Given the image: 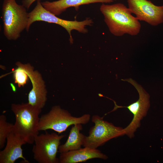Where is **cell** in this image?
Instances as JSON below:
<instances>
[{
    "label": "cell",
    "mask_w": 163,
    "mask_h": 163,
    "mask_svg": "<svg viewBox=\"0 0 163 163\" xmlns=\"http://www.w3.org/2000/svg\"><path fill=\"white\" fill-rule=\"evenodd\" d=\"M2 17L5 36L9 40H17L27 25L28 13L26 8L15 0H4Z\"/></svg>",
    "instance_id": "3"
},
{
    "label": "cell",
    "mask_w": 163,
    "mask_h": 163,
    "mask_svg": "<svg viewBox=\"0 0 163 163\" xmlns=\"http://www.w3.org/2000/svg\"><path fill=\"white\" fill-rule=\"evenodd\" d=\"M17 68L13 71L15 82L19 87L23 86L26 84L28 76L24 69L21 66L16 65Z\"/></svg>",
    "instance_id": "16"
},
{
    "label": "cell",
    "mask_w": 163,
    "mask_h": 163,
    "mask_svg": "<svg viewBox=\"0 0 163 163\" xmlns=\"http://www.w3.org/2000/svg\"><path fill=\"white\" fill-rule=\"evenodd\" d=\"M82 129L81 124L72 125L66 141L64 144L60 145L59 152H64L81 148L83 145L85 136L80 132Z\"/></svg>",
    "instance_id": "14"
},
{
    "label": "cell",
    "mask_w": 163,
    "mask_h": 163,
    "mask_svg": "<svg viewBox=\"0 0 163 163\" xmlns=\"http://www.w3.org/2000/svg\"><path fill=\"white\" fill-rule=\"evenodd\" d=\"M90 119L91 115L89 114L76 117L59 106H54L48 112L42 115L40 118L38 130L40 131L50 129L59 134L71 126L78 123L85 124Z\"/></svg>",
    "instance_id": "4"
},
{
    "label": "cell",
    "mask_w": 163,
    "mask_h": 163,
    "mask_svg": "<svg viewBox=\"0 0 163 163\" xmlns=\"http://www.w3.org/2000/svg\"><path fill=\"white\" fill-rule=\"evenodd\" d=\"M60 153L59 163H77L94 158L106 160L108 157L97 149L88 147Z\"/></svg>",
    "instance_id": "12"
},
{
    "label": "cell",
    "mask_w": 163,
    "mask_h": 163,
    "mask_svg": "<svg viewBox=\"0 0 163 163\" xmlns=\"http://www.w3.org/2000/svg\"><path fill=\"white\" fill-rule=\"evenodd\" d=\"M114 0H59L50 2L46 1L41 2L44 8L53 14L58 16L65 11L69 8L74 7L78 11L79 7L83 5L95 3H110Z\"/></svg>",
    "instance_id": "13"
},
{
    "label": "cell",
    "mask_w": 163,
    "mask_h": 163,
    "mask_svg": "<svg viewBox=\"0 0 163 163\" xmlns=\"http://www.w3.org/2000/svg\"><path fill=\"white\" fill-rule=\"evenodd\" d=\"M100 9L110 32L114 36L120 37L128 34L134 36L139 33L141 24L139 20L133 16L124 4L109 5L103 3Z\"/></svg>",
    "instance_id": "1"
},
{
    "label": "cell",
    "mask_w": 163,
    "mask_h": 163,
    "mask_svg": "<svg viewBox=\"0 0 163 163\" xmlns=\"http://www.w3.org/2000/svg\"><path fill=\"white\" fill-rule=\"evenodd\" d=\"M11 108L15 119L13 132L26 144H33L35 137L39 134V115L42 110L28 102L13 103Z\"/></svg>",
    "instance_id": "2"
},
{
    "label": "cell",
    "mask_w": 163,
    "mask_h": 163,
    "mask_svg": "<svg viewBox=\"0 0 163 163\" xmlns=\"http://www.w3.org/2000/svg\"><path fill=\"white\" fill-rule=\"evenodd\" d=\"M36 0H23L22 1V5L28 9L32 4Z\"/></svg>",
    "instance_id": "17"
},
{
    "label": "cell",
    "mask_w": 163,
    "mask_h": 163,
    "mask_svg": "<svg viewBox=\"0 0 163 163\" xmlns=\"http://www.w3.org/2000/svg\"><path fill=\"white\" fill-rule=\"evenodd\" d=\"M127 0L128 8L138 20L152 26L163 22V6H156L148 0Z\"/></svg>",
    "instance_id": "9"
},
{
    "label": "cell",
    "mask_w": 163,
    "mask_h": 163,
    "mask_svg": "<svg viewBox=\"0 0 163 163\" xmlns=\"http://www.w3.org/2000/svg\"><path fill=\"white\" fill-rule=\"evenodd\" d=\"M26 144L14 132L8 135L4 149L0 152V163H14L19 158H22L26 163L29 161L23 156L22 146Z\"/></svg>",
    "instance_id": "11"
},
{
    "label": "cell",
    "mask_w": 163,
    "mask_h": 163,
    "mask_svg": "<svg viewBox=\"0 0 163 163\" xmlns=\"http://www.w3.org/2000/svg\"><path fill=\"white\" fill-rule=\"evenodd\" d=\"M47 132L37 135L32 149L34 159L39 163H59L57 155L61 140L66 135Z\"/></svg>",
    "instance_id": "7"
},
{
    "label": "cell",
    "mask_w": 163,
    "mask_h": 163,
    "mask_svg": "<svg viewBox=\"0 0 163 163\" xmlns=\"http://www.w3.org/2000/svg\"><path fill=\"white\" fill-rule=\"evenodd\" d=\"M23 68L27 74L32 85V88L28 94V103L32 106L42 110L47 100V91L45 82L40 73L29 63L23 64L20 62L16 63Z\"/></svg>",
    "instance_id": "10"
},
{
    "label": "cell",
    "mask_w": 163,
    "mask_h": 163,
    "mask_svg": "<svg viewBox=\"0 0 163 163\" xmlns=\"http://www.w3.org/2000/svg\"><path fill=\"white\" fill-rule=\"evenodd\" d=\"M28 20L26 30H29L31 24L36 21H43L49 23L57 24L65 28L68 33L69 41L72 43L73 42L71 31L75 30L83 34L87 33L88 30L85 28L86 26H91L93 23L92 20L87 18L81 21L64 20L58 18L46 10L43 6L40 0H37V4L34 8L28 13Z\"/></svg>",
    "instance_id": "5"
},
{
    "label": "cell",
    "mask_w": 163,
    "mask_h": 163,
    "mask_svg": "<svg viewBox=\"0 0 163 163\" xmlns=\"http://www.w3.org/2000/svg\"><path fill=\"white\" fill-rule=\"evenodd\" d=\"M94 126L90 128L88 135L85 136L83 146L97 149L109 140L125 135L124 128L114 126L98 115H93Z\"/></svg>",
    "instance_id": "6"
},
{
    "label": "cell",
    "mask_w": 163,
    "mask_h": 163,
    "mask_svg": "<svg viewBox=\"0 0 163 163\" xmlns=\"http://www.w3.org/2000/svg\"><path fill=\"white\" fill-rule=\"evenodd\" d=\"M14 124L7 121L6 116L3 114L0 116V148H3L6 141L8 135L13 131Z\"/></svg>",
    "instance_id": "15"
},
{
    "label": "cell",
    "mask_w": 163,
    "mask_h": 163,
    "mask_svg": "<svg viewBox=\"0 0 163 163\" xmlns=\"http://www.w3.org/2000/svg\"><path fill=\"white\" fill-rule=\"evenodd\" d=\"M121 80L127 82L133 85L138 91L139 95L137 101L127 106H118L113 101L115 106L112 111L119 108L126 107L128 108L133 114L132 120L126 127L124 128L125 135L131 138L133 137L134 133L140 127L141 120L147 114L150 107V96L140 85L131 78Z\"/></svg>",
    "instance_id": "8"
}]
</instances>
